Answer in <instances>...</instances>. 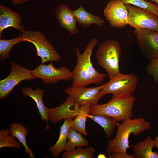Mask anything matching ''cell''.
I'll list each match as a JSON object with an SVG mask.
<instances>
[{"mask_svg":"<svg viewBox=\"0 0 158 158\" xmlns=\"http://www.w3.org/2000/svg\"><path fill=\"white\" fill-rule=\"evenodd\" d=\"M147 73L152 76L154 82H158V57L150 60L146 67Z\"/></svg>","mask_w":158,"mask_h":158,"instance_id":"28","label":"cell"},{"mask_svg":"<svg viewBox=\"0 0 158 158\" xmlns=\"http://www.w3.org/2000/svg\"><path fill=\"white\" fill-rule=\"evenodd\" d=\"M76 105H78L73 97L68 95L64 102L60 106L49 108L48 114L49 120L51 122L56 123L66 118H73L75 117L71 115L70 112H71L72 108Z\"/></svg>","mask_w":158,"mask_h":158,"instance_id":"15","label":"cell"},{"mask_svg":"<svg viewBox=\"0 0 158 158\" xmlns=\"http://www.w3.org/2000/svg\"><path fill=\"white\" fill-rule=\"evenodd\" d=\"M22 92L24 97H30L35 101L42 120L46 121L47 125L46 129H49L48 123L49 120L48 114L49 108L45 106L43 100L44 90L39 88L34 90L30 87H28L23 88Z\"/></svg>","mask_w":158,"mask_h":158,"instance_id":"16","label":"cell"},{"mask_svg":"<svg viewBox=\"0 0 158 158\" xmlns=\"http://www.w3.org/2000/svg\"><path fill=\"white\" fill-rule=\"evenodd\" d=\"M129 25L135 28H143L158 32V16L148 10L126 4Z\"/></svg>","mask_w":158,"mask_h":158,"instance_id":"8","label":"cell"},{"mask_svg":"<svg viewBox=\"0 0 158 158\" xmlns=\"http://www.w3.org/2000/svg\"><path fill=\"white\" fill-rule=\"evenodd\" d=\"M152 1L155 2L158 5V0H148Z\"/></svg>","mask_w":158,"mask_h":158,"instance_id":"33","label":"cell"},{"mask_svg":"<svg viewBox=\"0 0 158 158\" xmlns=\"http://www.w3.org/2000/svg\"><path fill=\"white\" fill-rule=\"evenodd\" d=\"M87 117L102 126L104 129L106 138L109 139L119 121L114 118L102 115H87Z\"/></svg>","mask_w":158,"mask_h":158,"instance_id":"20","label":"cell"},{"mask_svg":"<svg viewBox=\"0 0 158 158\" xmlns=\"http://www.w3.org/2000/svg\"><path fill=\"white\" fill-rule=\"evenodd\" d=\"M134 32L142 55L150 61L158 57V32L143 28Z\"/></svg>","mask_w":158,"mask_h":158,"instance_id":"9","label":"cell"},{"mask_svg":"<svg viewBox=\"0 0 158 158\" xmlns=\"http://www.w3.org/2000/svg\"><path fill=\"white\" fill-rule=\"evenodd\" d=\"M98 42L96 38L91 40L82 54H80L79 48H75L77 61L75 68L71 71V87H84L91 83L99 85L103 83L107 74L99 73L94 68L91 60L93 49Z\"/></svg>","mask_w":158,"mask_h":158,"instance_id":"1","label":"cell"},{"mask_svg":"<svg viewBox=\"0 0 158 158\" xmlns=\"http://www.w3.org/2000/svg\"><path fill=\"white\" fill-rule=\"evenodd\" d=\"M22 34V42L27 41L34 45L37 51L36 55L41 58L42 63L58 61L61 59V57L53 45L42 32L28 30Z\"/></svg>","mask_w":158,"mask_h":158,"instance_id":"5","label":"cell"},{"mask_svg":"<svg viewBox=\"0 0 158 158\" xmlns=\"http://www.w3.org/2000/svg\"><path fill=\"white\" fill-rule=\"evenodd\" d=\"M14 5H20L29 1L30 0H10Z\"/></svg>","mask_w":158,"mask_h":158,"instance_id":"30","label":"cell"},{"mask_svg":"<svg viewBox=\"0 0 158 158\" xmlns=\"http://www.w3.org/2000/svg\"><path fill=\"white\" fill-rule=\"evenodd\" d=\"M154 141V147H156L158 150V136L156 137Z\"/></svg>","mask_w":158,"mask_h":158,"instance_id":"31","label":"cell"},{"mask_svg":"<svg viewBox=\"0 0 158 158\" xmlns=\"http://www.w3.org/2000/svg\"><path fill=\"white\" fill-rule=\"evenodd\" d=\"M106 19L111 26L125 27L129 25L128 13L126 4L120 0H110L103 11Z\"/></svg>","mask_w":158,"mask_h":158,"instance_id":"11","label":"cell"},{"mask_svg":"<svg viewBox=\"0 0 158 158\" xmlns=\"http://www.w3.org/2000/svg\"><path fill=\"white\" fill-rule=\"evenodd\" d=\"M125 4H132L136 7L150 11L158 16V5L145 0H120Z\"/></svg>","mask_w":158,"mask_h":158,"instance_id":"27","label":"cell"},{"mask_svg":"<svg viewBox=\"0 0 158 158\" xmlns=\"http://www.w3.org/2000/svg\"><path fill=\"white\" fill-rule=\"evenodd\" d=\"M11 71L5 78L0 81V99L5 98L12 91L14 88L22 81L37 78L31 70L20 64L10 62Z\"/></svg>","mask_w":158,"mask_h":158,"instance_id":"7","label":"cell"},{"mask_svg":"<svg viewBox=\"0 0 158 158\" xmlns=\"http://www.w3.org/2000/svg\"><path fill=\"white\" fill-rule=\"evenodd\" d=\"M22 19L20 14L11 8L0 5V39L3 38V31L9 27H13L23 33L24 25L21 24Z\"/></svg>","mask_w":158,"mask_h":158,"instance_id":"13","label":"cell"},{"mask_svg":"<svg viewBox=\"0 0 158 158\" xmlns=\"http://www.w3.org/2000/svg\"><path fill=\"white\" fill-rule=\"evenodd\" d=\"M23 38L22 34L11 39H0V60L3 61L8 57L12 47L20 43Z\"/></svg>","mask_w":158,"mask_h":158,"instance_id":"26","label":"cell"},{"mask_svg":"<svg viewBox=\"0 0 158 158\" xmlns=\"http://www.w3.org/2000/svg\"><path fill=\"white\" fill-rule=\"evenodd\" d=\"M15 138L11 134L10 129L2 130L0 131V148L10 147L20 149L21 144L17 141Z\"/></svg>","mask_w":158,"mask_h":158,"instance_id":"25","label":"cell"},{"mask_svg":"<svg viewBox=\"0 0 158 158\" xmlns=\"http://www.w3.org/2000/svg\"><path fill=\"white\" fill-rule=\"evenodd\" d=\"M98 158H107L106 155L102 153L99 154L97 156Z\"/></svg>","mask_w":158,"mask_h":158,"instance_id":"32","label":"cell"},{"mask_svg":"<svg viewBox=\"0 0 158 158\" xmlns=\"http://www.w3.org/2000/svg\"><path fill=\"white\" fill-rule=\"evenodd\" d=\"M154 141L150 136L133 147L134 158H158V152L153 151Z\"/></svg>","mask_w":158,"mask_h":158,"instance_id":"18","label":"cell"},{"mask_svg":"<svg viewBox=\"0 0 158 158\" xmlns=\"http://www.w3.org/2000/svg\"><path fill=\"white\" fill-rule=\"evenodd\" d=\"M150 123L142 117L130 119L117 125V130L114 138L110 140L107 145L108 154L115 152H127L131 147L129 145V137L131 134L137 136L150 129Z\"/></svg>","mask_w":158,"mask_h":158,"instance_id":"2","label":"cell"},{"mask_svg":"<svg viewBox=\"0 0 158 158\" xmlns=\"http://www.w3.org/2000/svg\"><path fill=\"white\" fill-rule=\"evenodd\" d=\"M137 83L138 79L135 75L123 74L120 72L105 84L100 92V95L102 97L109 94L113 96L132 95L136 90Z\"/></svg>","mask_w":158,"mask_h":158,"instance_id":"6","label":"cell"},{"mask_svg":"<svg viewBox=\"0 0 158 158\" xmlns=\"http://www.w3.org/2000/svg\"><path fill=\"white\" fill-rule=\"evenodd\" d=\"M55 14L61 28L66 29L72 35L79 32L76 19L72 11L70 9L67 5L61 4L57 8Z\"/></svg>","mask_w":158,"mask_h":158,"instance_id":"14","label":"cell"},{"mask_svg":"<svg viewBox=\"0 0 158 158\" xmlns=\"http://www.w3.org/2000/svg\"><path fill=\"white\" fill-rule=\"evenodd\" d=\"M72 12L77 23L84 28H89L92 24L101 27L104 23V20L100 16L89 12L82 5Z\"/></svg>","mask_w":158,"mask_h":158,"instance_id":"17","label":"cell"},{"mask_svg":"<svg viewBox=\"0 0 158 158\" xmlns=\"http://www.w3.org/2000/svg\"><path fill=\"white\" fill-rule=\"evenodd\" d=\"M95 150L92 147L83 148L78 147L70 151H66L63 153V158H93Z\"/></svg>","mask_w":158,"mask_h":158,"instance_id":"24","label":"cell"},{"mask_svg":"<svg viewBox=\"0 0 158 158\" xmlns=\"http://www.w3.org/2000/svg\"><path fill=\"white\" fill-rule=\"evenodd\" d=\"M105 84L95 87H86L71 86L66 88L64 92L72 97L79 107L87 103L91 105L97 104L99 100L102 97L100 92Z\"/></svg>","mask_w":158,"mask_h":158,"instance_id":"12","label":"cell"},{"mask_svg":"<svg viewBox=\"0 0 158 158\" xmlns=\"http://www.w3.org/2000/svg\"><path fill=\"white\" fill-rule=\"evenodd\" d=\"M31 71L34 76L41 78L46 84L72 79V71L70 69L64 66L56 68L52 62L47 64L41 63Z\"/></svg>","mask_w":158,"mask_h":158,"instance_id":"10","label":"cell"},{"mask_svg":"<svg viewBox=\"0 0 158 158\" xmlns=\"http://www.w3.org/2000/svg\"><path fill=\"white\" fill-rule=\"evenodd\" d=\"M9 129L12 135L18 139L24 147L25 152L29 154L30 157L35 158L33 151L27 144L26 137L28 133L27 128L22 124L14 123L11 125Z\"/></svg>","mask_w":158,"mask_h":158,"instance_id":"21","label":"cell"},{"mask_svg":"<svg viewBox=\"0 0 158 158\" xmlns=\"http://www.w3.org/2000/svg\"><path fill=\"white\" fill-rule=\"evenodd\" d=\"M111 158H134L133 155H129L127 152H115L110 154Z\"/></svg>","mask_w":158,"mask_h":158,"instance_id":"29","label":"cell"},{"mask_svg":"<svg viewBox=\"0 0 158 158\" xmlns=\"http://www.w3.org/2000/svg\"><path fill=\"white\" fill-rule=\"evenodd\" d=\"M64 122L60 128L59 139L55 144L49 148V151L52 156L57 158L60 153L64 150V148L67 142L69 128L71 127L72 119L70 118L63 119Z\"/></svg>","mask_w":158,"mask_h":158,"instance_id":"19","label":"cell"},{"mask_svg":"<svg viewBox=\"0 0 158 158\" xmlns=\"http://www.w3.org/2000/svg\"><path fill=\"white\" fill-rule=\"evenodd\" d=\"M91 105L90 103H87L81 106L80 113L71 123V127L85 136L88 135L86 130V124Z\"/></svg>","mask_w":158,"mask_h":158,"instance_id":"23","label":"cell"},{"mask_svg":"<svg viewBox=\"0 0 158 158\" xmlns=\"http://www.w3.org/2000/svg\"><path fill=\"white\" fill-rule=\"evenodd\" d=\"M135 100V97L132 95L113 96L106 103L91 105L88 114L107 115L122 122L132 118Z\"/></svg>","mask_w":158,"mask_h":158,"instance_id":"3","label":"cell"},{"mask_svg":"<svg viewBox=\"0 0 158 158\" xmlns=\"http://www.w3.org/2000/svg\"><path fill=\"white\" fill-rule=\"evenodd\" d=\"M81 134L71 127L68 130V139L64 150L70 151L78 147L88 146L89 141L83 137Z\"/></svg>","mask_w":158,"mask_h":158,"instance_id":"22","label":"cell"},{"mask_svg":"<svg viewBox=\"0 0 158 158\" xmlns=\"http://www.w3.org/2000/svg\"><path fill=\"white\" fill-rule=\"evenodd\" d=\"M121 51L119 43L113 40H109L102 43L97 51V63L105 71L109 79L120 72Z\"/></svg>","mask_w":158,"mask_h":158,"instance_id":"4","label":"cell"}]
</instances>
